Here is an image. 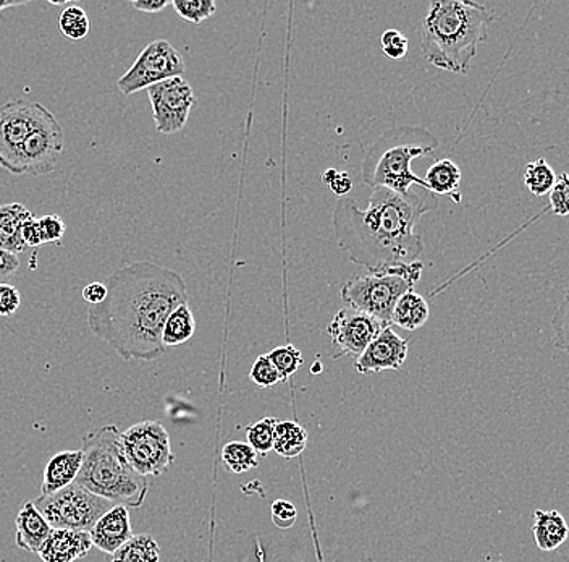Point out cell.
Masks as SVG:
<instances>
[{"label": "cell", "instance_id": "d6986e66", "mask_svg": "<svg viewBox=\"0 0 569 562\" xmlns=\"http://www.w3.org/2000/svg\"><path fill=\"white\" fill-rule=\"evenodd\" d=\"M33 216L32 211L25 204L10 203L0 206V248L9 254L19 255L26 250L20 240L25 221Z\"/></svg>", "mask_w": 569, "mask_h": 562}, {"label": "cell", "instance_id": "ee69618b", "mask_svg": "<svg viewBox=\"0 0 569 562\" xmlns=\"http://www.w3.org/2000/svg\"><path fill=\"white\" fill-rule=\"evenodd\" d=\"M29 2H0V13L7 9H16V7L26 5Z\"/></svg>", "mask_w": 569, "mask_h": 562}, {"label": "cell", "instance_id": "ba28073f", "mask_svg": "<svg viewBox=\"0 0 569 562\" xmlns=\"http://www.w3.org/2000/svg\"><path fill=\"white\" fill-rule=\"evenodd\" d=\"M122 446L129 467L145 479L163 475L175 463L169 432L160 422L133 425L122 432Z\"/></svg>", "mask_w": 569, "mask_h": 562}, {"label": "cell", "instance_id": "4316f807", "mask_svg": "<svg viewBox=\"0 0 569 562\" xmlns=\"http://www.w3.org/2000/svg\"><path fill=\"white\" fill-rule=\"evenodd\" d=\"M555 183H557L555 170L545 159L530 162L524 169V186L534 196L548 195Z\"/></svg>", "mask_w": 569, "mask_h": 562}, {"label": "cell", "instance_id": "7bdbcfd3", "mask_svg": "<svg viewBox=\"0 0 569 562\" xmlns=\"http://www.w3.org/2000/svg\"><path fill=\"white\" fill-rule=\"evenodd\" d=\"M567 300H564V303H561V323L560 325H555V334H557V337H560V339H564V349H567Z\"/></svg>", "mask_w": 569, "mask_h": 562}, {"label": "cell", "instance_id": "277c9868", "mask_svg": "<svg viewBox=\"0 0 569 562\" xmlns=\"http://www.w3.org/2000/svg\"><path fill=\"white\" fill-rule=\"evenodd\" d=\"M83 462L78 485L114 506L138 509L149 493V480L129 467L122 446V432L115 425L95 428L83 436Z\"/></svg>", "mask_w": 569, "mask_h": 562}, {"label": "cell", "instance_id": "f1b7e54d", "mask_svg": "<svg viewBox=\"0 0 569 562\" xmlns=\"http://www.w3.org/2000/svg\"><path fill=\"white\" fill-rule=\"evenodd\" d=\"M275 425H277L275 418L264 417L247 427L248 445L254 449L255 454L268 456L272 451Z\"/></svg>", "mask_w": 569, "mask_h": 562}, {"label": "cell", "instance_id": "7402d4cb", "mask_svg": "<svg viewBox=\"0 0 569 562\" xmlns=\"http://www.w3.org/2000/svg\"><path fill=\"white\" fill-rule=\"evenodd\" d=\"M424 187L432 195L452 196L458 193L459 182H462V170L456 162L449 159H441L429 167L425 173Z\"/></svg>", "mask_w": 569, "mask_h": 562}, {"label": "cell", "instance_id": "f6af8a7d", "mask_svg": "<svg viewBox=\"0 0 569 562\" xmlns=\"http://www.w3.org/2000/svg\"><path fill=\"white\" fill-rule=\"evenodd\" d=\"M320 370H322V367H320L319 362H316V367L312 368V371H315V373H319Z\"/></svg>", "mask_w": 569, "mask_h": 562}, {"label": "cell", "instance_id": "7c38bea8", "mask_svg": "<svg viewBox=\"0 0 569 562\" xmlns=\"http://www.w3.org/2000/svg\"><path fill=\"white\" fill-rule=\"evenodd\" d=\"M156 132L173 135L182 132L189 124L191 109L196 104L193 88L182 77L169 78L148 88Z\"/></svg>", "mask_w": 569, "mask_h": 562}, {"label": "cell", "instance_id": "8992f818", "mask_svg": "<svg viewBox=\"0 0 569 562\" xmlns=\"http://www.w3.org/2000/svg\"><path fill=\"white\" fill-rule=\"evenodd\" d=\"M422 269L424 265L418 260L387 271L351 278L342 288L343 302L350 308L379 319L382 325L390 326L395 303L401 295L412 291L421 279Z\"/></svg>", "mask_w": 569, "mask_h": 562}, {"label": "cell", "instance_id": "3957f363", "mask_svg": "<svg viewBox=\"0 0 569 562\" xmlns=\"http://www.w3.org/2000/svg\"><path fill=\"white\" fill-rule=\"evenodd\" d=\"M492 22L486 5L469 0L432 2L421 29L425 60L441 70L468 74Z\"/></svg>", "mask_w": 569, "mask_h": 562}, {"label": "cell", "instance_id": "4fadbf2b", "mask_svg": "<svg viewBox=\"0 0 569 562\" xmlns=\"http://www.w3.org/2000/svg\"><path fill=\"white\" fill-rule=\"evenodd\" d=\"M384 328L387 326L382 325L379 319L373 318L366 313L357 312L350 306L340 310L333 316L332 323L327 326L326 331L332 340L333 349L337 350L333 359H340V357H356L357 359Z\"/></svg>", "mask_w": 569, "mask_h": 562}, {"label": "cell", "instance_id": "60d3db41", "mask_svg": "<svg viewBox=\"0 0 569 562\" xmlns=\"http://www.w3.org/2000/svg\"><path fill=\"white\" fill-rule=\"evenodd\" d=\"M107 297V288L104 282H90L87 288L83 289L84 302L90 303V306L99 305L104 302Z\"/></svg>", "mask_w": 569, "mask_h": 562}, {"label": "cell", "instance_id": "52a82bcc", "mask_svg": "<svg viewBox=\"0 0 569 562\" xmlns=\"http://www.w3.org/2000/svg\"><path fill=\"white\" fill-rule=\"evenodd\" d=\"M34 507L43 514L54 530L88 531L111 509L114 504L93 495L78 483L49 496L33 501Z\"/></svg>", "mask_w": 569, "mask_h": 562}, {"label": "cell", "instance_id": "ac0fdd59", "mask_svg": "<svg viewBox=\"0 0 569 562\" xmlns=\"http://www.w3.org/2000/svg\"><path fill=\"white\" fill-rule=\"evenodd\" d=\"M83 452L62 451L54 456L44 469L43 485H41V496L54 495L60 490L67 488L71 483L77 482L80 473Z\"/></svg>", "mask_w": 569, "mask_h": 562}, {"label": "cell", "instance_id": "d590c367", "mask_svg": "<svg viewBox=\"0 0 569 562\" xmlns=\"http://www.w3.org/2000/svg\"><path fill=\"white\" fill-rule=\"evenodd\" d=\"M322 182L329 186V189L335 193L339 199H346V195L353 190V180L346 172H339L337 169H327L322 173Z\"/></svg>", "mask_w": 569, "mask_h": 562}, {"label": "cell", "instance_id": "44dd1931", "mask_svg": "<svg viewBox=\"0 0 569 562\" xmlns=\"http://www.w3.org/2000/svg\"><path fill=\"white\" fill-rule=\"evenodd\" d=\"M429 319V305L422 295L416 294L414 291L407 292L401 295L395 303L394 312H391V325L400 326L407 331H416L422 328Z\"/></svg>", "mask_w": 569, "mask_h": 562}, {"label": "cell", "instance_id": "4dcf8cb0", "mask_svg": "<svg viewBox=\"0 0 569 562\" xmlns=\"http://www.w3.org/2000/svg\"><path fill=\"white\" fill-rule=\"evenodd\" d=\"M170 5L175 9L179 16L196 26L210 19L217 10L214 0H173Z\"/></svg>", "mask_w": 569, "mask_h": 562}, {"label": "cell", "instance_id": "d4e9b609", "mask_svg": "<svg viewBox=\"0 0 569 562\" xmlns=\"http://www.w3.org/2000/svg\"><path fill=\"white\" fill-rule=\"evenodd\" d=\"M111 562H160V547L149 533L133 535L111 557Z\"/></svg>", "mask_w": 569, "mask_h": 562}, {"label": "cell", "instance_id": "9c48e42d", "mask_svg": "<svg viewBox=\"0 0 569 562\" xmlns=\"http://www.w3.org/2000/svg\"><path fill=\"white\" fill-rule=\"evenodd\" d=\"M186 64L182 54L166 40H156L145 47L127 74L118 78L117 87L125 97L148 90L160 81L182 77Z\"/></svg>", "mask_w": 569, "mask_h": 562}, {"label": "cell", "instance_id": "30bf717a", "mask_svg": "<svg viewBox=\"0 0 569 562\" xmlns=\"http://www.w3.org/2000/svg\"><path fill=\"white\" fill-rule=\"evenodd\" d=\"M64 128L53 112L37 125L20 146L13 176H47L54 172L64 153Z\"/></svg>", "mask_w": 569, "mask_h": 562}, {"label": "cell", "instance_id": "83f0119b", "mask_svg": "<svg viewBox=\"0 0 569 562\" xmlns=\"http://www.w3.org/2000/svg\"><path fill=\"white\" fill-rule=\"evenodd\" d=\"M60 33L68 41H81L90 34V19L81 7L68 5L59 16Z\"/></svg>", "mask_w": 569, "mask_h": 562}, {"label": "cell", "instance_id": "e575fe53", "mask_svg": "<svg viewBox=\"0 0 569 562\" xmlns=\"http://www.w3.org/2000/svg\"><path fill=\"white\" fill-rule=\"evenodd\" d=\"M548 195H550L551 213L561 217L568 216L569 177L567 172L561 173L560 179H557V183Z\"/></svg>", "mask_w": 569, "mask_h": 562}, {"label": "cell", "instance_id": "74e56055", "mask_svg": "<svg viewBox=\"0 0 569 562\" xmlns=\"http://www.w3.org/2000/svg\"><path fill=\"white\" fill-rule=\"evenodd\" d=\"M22 305V294L10 284H0V316H12Z\"/></svg>", "mask_w": 569, "mask_h": 562}, {"label": "cell", "instance_id": "1f68e13d", "mask_svg": "<svg viewBox=\"0 0 569 562\" xmlns=\"http://www.w3.org/2000/svg\"><path fill=\"white\" fill-rule=\"evenodd\" d=\"M250 378L255 386L264 387V390L281 383V376H278L274 364L269 360L268 353H265V356H259L258 359H255L253 368H251Z\"/></svg>", "mask_w": 569, "mask_h": 562}, {"label": "cell", "instance_id": "e0dca14e", "mask_svg": "<svg viewBox=\"0 0 569 562\" xmlns=\"http://www.w3.org/2000/svg\"><path fill=\"white\" fill-rule=\"evenodd\" d=\"M16 547L29 553H39L53 527L44 519L43 514L34 507L33 501L23 504L16 516Z\"/></svg>", "mask_w": 569, "mask_h": 562}, {"label": "cell", "instance_id": "836d02e7", "mask_svg": "<svg viewBox=\"0 0 569 562\" xmlns=\"http://www.w3.org/2000/svg\"><path fill=\"white\" fill-rule=\"evenodd\" d=\"M37 223H39L43 244L60 245L65 235V229H67L62 217L57 216V214H47V216L39 217Z\"/></svg>", "mask_w": 569, "mask_h": 562}, {"label": "cell", "instance_id": "8d00e7d4", "mask_svg": "<svg viewBox=\"0 0 569 562\" xmlns=\"http://www.w3.org/2000/svg\"><path fill=\"white\" fill-rule=\"evenodd\" d=\"M272 520L275 526L281 529H289L295 526L296 519H298V510L293 506V503L285 499L275 501L271 506Z\"/></svg>", "mask_w": 569, "mask_h": 562}, {"label": "cell", "instance_id": "7a4b0ae2", "mask_svg": "<svg viewBox=\"0 0 569 562\" xmlns=\"http://www.w3.org/2000/svg\"><path fill=\"white\" fill-rule=\"evenodd\" d=\"M437 206V196L418 186L408 195L374 189L363 210L354 200L340 199L332 217L337 244L351 263L369 272L414 263L424 251L416 224Z\"/></svg>", "mask_w": 569, "mask_h": 562}, {"label": "cell", "instance_id": "f35d334b", "mask_svg": "<svg viewBox=\"0 0 569 562\" xmlns=\"http://www.w3.org/2000/svg\"><path fill=\"white\" fill-rule=\"evenodd\" d=\"M20 240L25 245V248H37L44 245L36 217L32 216L29 221H25L22 231H20Z\"/></svg>", "mask_w": 569, "mask_h": 562}, {"label": "cell", "instance_id": "ffe728a7", "mask_svg": "<svg viewBox=\"0 0 569 562\" xmlns=\"http://www.w3.org/2000/svg\"><path fill=\"white\" fill-rule=\"evenodd\" d=\"M533 533L538 550H558L568 538L567 520L558 510H536Z\"/></svg>", "mask_w": 569, "mask_h": 562}, {"label": "cell", "instance_id": "ab89813d", "mask_svg": "<svg viewBox=\"0 0 569 562\" xmlns=\"http://www.w3.org/2000/svg\"><path fill=\"white\" fill-rule=\"evenodd\" d=\"M20 268L19 255L9 254L0 248V284H9Z\"/></svg>", "mask_w": 569, "mask_h": 562}, {"label": "cell", "instance_id": "2e32d148", "mask_svg": "<svg viewBox=\"0 0 569 562\" xmlns=\"http://www.w3.org/2000/svg\"><path fill=\"white\" fill-rule=\"evenodd\" d=\"M91 548L88 531L53 530L37 554L43 562H75L87 558Z\"/></svg>", "mask_w": 569, "mask_h": 562}, {"label": "cell", "instance_id": "484cf974", "mask_svg": "<svg viewBox=\"0 0 569 562\" xmlns=\"http://www.w3.org/2000/svg\"><path fill=\"white\" fill-rule=\"evenodd\" d=\"M221 462L228 472H250L258 467V454L248 442L230 441L221 449Z\"/></svg>", "mask_w": 569, "mask_h": 562}, {"label": "cell", "instance_id": "d6a6232c", "mask_svg": "<svg viewBox=\"0 0 569 562\" xmlns=\"http://www.w3.org/2000/svg\"><path fill=\"white\" fill-rule=\"evenodd\" d=\"M408 47H410V40L407 34L398 32V30H387L382 34V49L388 59H403L408 54Z\"/></svg>", "mask_w": 569, "mask_h": 562}, {"label": "cell", "instance_id": "8fae6325", "mask_svg": "<svg viewBox=\"0 0 569 562\" xmlns=\"http://www.w3.org/2000/svg\"><path fill=\"white\" fill-rule=\"evenodd\" d=\"M50 114L39 102L13 100L0 108V167L12 172L20 146Z\"/></svg>", "mask_w": 569, "mask_h": 562}, {"label": "cell", "instance_id": "cb8c5ba5", "mask_svg": "<svg viewBox=\"0 0 569 562\" xmlns=\"http://www.w3.org/2000/svg\"><path fill=\"white\" fill-rule=\"evenodd\" d=\"M308 445V431L295 422H277L274 432V451L281 458H298Z\"/></svg>", "mask_w": 569, "mask_h": 562}, {"label": "cell", "instance_id": "603a6c76", "mask_svg": "<svg viewBox=\"0 0 569 562\" xmlns=\"http://www.w3.org/2000/svg\"><path fill=\"white\" fill-rule=\"evenodd\" d=\"M196 333V319L190 305H180L167 316L162 328L163 347H177L189 342Z\"/></svg>", "mask_w": 569, "mask_h": 562}, {"label": "cell", "instance_id": "5bb4252c", "mask_svg": "<svg viewBox=\"0 0 569 562\" xmlns=\"http://www.w3.org/2000/svg\"><path fill=\"white\" fill-rule=\"evenodd\" d=\"M408 340L398 336L390 326L382 329L379 336L366 347L356 359L354 368L363 376L385 370H400L407 362Z\"/></svg>", "mask_w": 569, "mask_h": 562}, {"label": "cell", "instance_id": "b9f144b4", "mask_svg": "<svg viewBox=\"0 0 569 562\" xmlns=\"http://www.w3.org/2000/svg\"><path fill=\"white\" fill-rule=\"evenodd\" d=\"M133 7L139 12L145 13H159L162 12L166 7L170 5V2L167 0H146V2H133Z\"/></svg>", "mask_w": 569, "mask_h": 562}, {"label": "cell", "instance_id": "5b68a950", "mask_svg": "<svg viewBox=\"0 0 569 562\" xmlns=\"http://www.w3.org/2000/svg\"><path fill=\"white\" fill-rule=\"evenodd\" d=\"M437 148V136L428 128L410 125L390 128L364 149L363 182L373 190L387 189L398 195H408L412 187H424V180L412 172L411 162Z\"/></svg>", "mask_w": 569, "mask_h": 562}, {"label": "cell", "instance_id": "6da1fadb", "mask_svg": "<svg viewBox=\"0 0 569 562\" xmlns=\"http://www.w3.org/2000/svg\"><path fill=\"white\" fill-rule=\"evenodd\" d=\"M107 297L88 308L91 333L125 362H155L166 353L162 328L167 316L189 305V289L180 272L155 263L133 261L104 281Z\"/></svg>", "mask_w": 569, "mask_h": 562}, {"label": "cell", "instance_id": "f546056e", "mask_svg": "<svg viewBox=\"0 0 569 562\" xmlns=\"http://www.w3.org/2000/svg\"><path fill=\"white\" fill-rule=\"evenodd\" d=\"M268 357L272 364H274L275 370H277L281 381L288 380V378L293 376V374L303 367V363H305L301 352H299L295 346H292V344H286V346L271 350Z\"/></svg>", "mask_w": 569, "mask_h": 562}, {"label": "cell", "instance_id": "9a60e30c", "mask_svg": "<svg viewBox=\"0 0 569 562\" xmlns=\"http://www.w3.org/2000/svg\"><path fill=\"white\" fill-rule=\"evenodd\" d=\"M91 543L102 553L112 554L133 537L129 513L125 506H112L90 530Z\"/></svg>", "mask_w": 569, "mask_h": 562}]
</instances>
